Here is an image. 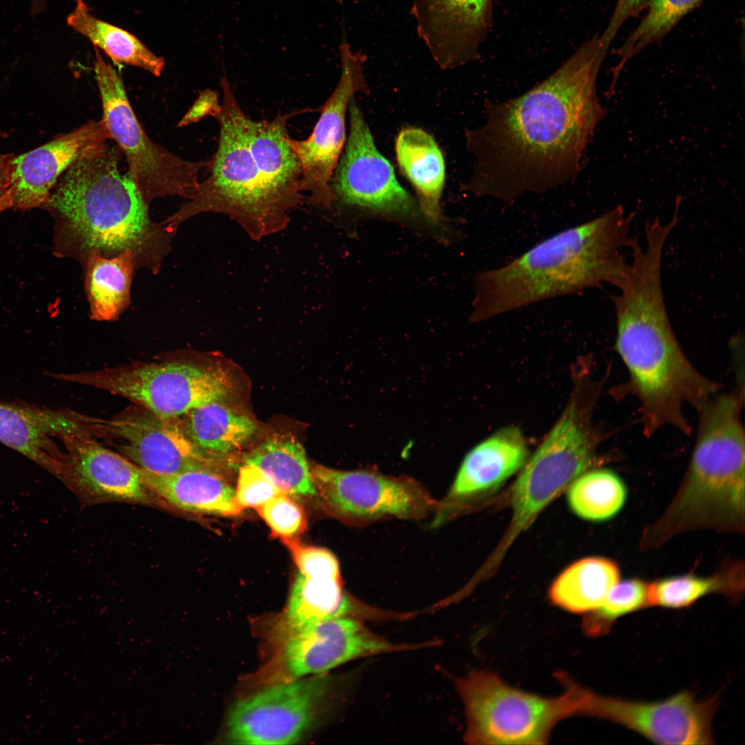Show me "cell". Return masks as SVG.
<instances>
[{"mask_svg":"<svg viewBox=\"0 0 745 745\" xmlns=\"http://www.w3.org/2000/svg\"><path fill=\"white\" fill-rule=\"evenodd\" d=\"M223 99L215 117L219 126L210 175L197 192L162 223L175 232L182 222L203 212H217L237 223L254 240L285 229L290 213L301 204L277 189L266 177L248 144V115L228 79H221Z\"/></svg>","mask_w":745,"mask_h":745,"instance_id":"6","label":"cell"},{"mask_svg":"<svg viewBox=\"0 0 745 745\" xmlns=\"http://www.w3.org/2000/svg\"><path fill=\"white\" fill-rule=\"evenodd\" d=\"M257 509L276 537L288 546L298 542L306 519L302 508L289 495L281 493Z\"/></svg>","mask_w":745,"mask_h":745,"instance_id":"35","label":"cell"},{"mask_svg":"<svg viewBox=\"0 0 745 745\" xmlns=\"http://www.w3.org/2000/svg\"><path fill=\"white\" fill-rule=\"evenodd\" d=\"M662 256L655 247L635 250L618 293L611 296L615 348L628 373L627 381L612 394L618 399L628 395L637 399L646 437L664 426L691 435L684 406L697 411L722 388L693 366L676 338L664 297Z\"/></svg>","mask_w":745,"mask_h":745,"instance_id":"2","label":"cell"},{"mask_svg":"<svg viewBox=\"0 0 745 745\" xmlns=\"http://www.w3.org/2000/svg\"><path fill=\"white\" fill-rule=\"evenodd\" d=\"M742 404L739 394L719 393L697 411V434L686 473L662 516L643 533L642 548H658L691 530L744 533Z\"/></svg>","mask_w":745,"mask_h":745,"instance_id":"5","label":"cell"},{"mask_svg":"<svg viewBox=\"0 0 745 745\" xmlns=\"http://www.w3.org/2000/svg\"><path fill=\"white\" fill-rule=\"evenodd\" d=\"M597 397V393H593L582 403L575 398L522 467L511 492L513 517L504 546L593 465L600 437L590 420Z\"/></svg>","mask_w":745,"mask_h":745,"instance_id":"8","label":"cell"},{"mask_svg":"<svg viewBox=\"0 0 745 745\" xmlns=\"http://www.w3.org/2000/svg\"><path fill=\"white\" fill-rule=\"evenodd\" d=\"M74 1L75 7L66 19L68 26L115 62L140 68L156 77L161 75L165 66L162 57L130 32L93 16L83 0Z\"/></svg>","mask_w":745,"mask_h":745,"instance_id":"29","label":"cell"},{"mask_svg":"<svg viewBox=\"0 0 745 745\" xmlns=\"http://www.w3.org/2000/svg\"><path fill=\"white\" fill-rule=\"evenodd\" d=\"M93 435L90 417L67 410L0 402V442L56 475L63 451L53 438Z\"/></svg>","mask_w":745,"mask_h":745,"instance_id":"23","label":"cell"},{"mask_svg":"<svg viewBox=\"0 0 745 745\" xmlns=\"http://www.w3.org/2000/svg\"><path fill=\"white\" fill-rule=\"evenodd\" d=\"M143 474L149 488L177 513L235 517L242 512L235 490L215 470L160 475L143 470Z\"/></svg>","mask_w":745,"mask_h":745,"instance_id":"24","label":"cell"},{"mask_svg":"<svg viewBox=\"0 0 745 745\" xmlns=\"http://www.w3.org/2000/svg\"><path fill=\"white\" fill-rule=\"evenodd\" d=\"M235 491L237 501L242 509L257 508L283 493L265 473L251 464H244L240 468Z\"/></svg>","mask_w":745,"mask_h":745,"instance_id":"36","label":"cell"},{"mask_svg":"<svg viewBox=\"0 0 745 745\" xmlns=\"http://www.w3.org/2000/svg\"><path fill=\"white\" fill-rule=\"evenodd\" d=\"M702 0H648L645 15L617 50L613 70L615 86L625 64L648 46L661 41Z\"/></svg>","mask_w":745,"mask_h":745,"instance_id":"33","label":"cell"},{"mask_svg":"<svg viewBox=\"0 0 745 745\" xmlns=\"http://www.w3.org/2000/svg\"><path fill=\"white\" fill-rule=\"evenodd\" d=\"M341 63L339 81L330 97L317 110L320 116L304 140L290 139L301 168L302 190L309 193L308 204L331 210L334 195L331 180L346 141V115L357 92L367 93L364 76L366 57L352 51L345 38L339 46Z\"/></svg>","mask_w":745,"mask_h":745,"instance_id":"14","label":"cell"},{"mask_svg":"<svg viewBox=\"0 0 745 745\" xmlns=\"http://www.w3.org/2000/svg\"><path fill=\"white\" fill-rule=\"evenodd\" d=\"M417 34L441 70L478 61L493 25L494 0H410Z\"/></svg>","mask_w":745,"mask_h":745,"instance_id":"18","label":"cell"},{"mask_svg":"<svg viewBox=\"0 0 745 745\" xmlns=\"http://www.w3.org/2000/svg\"><path fill=\"white\" fill-rule=\"evenodd\" d=\"M94 426L97 435L122 441L117 446L120 454L149 473L172 475L197 469L215 470L210 453L192 444L176 418L147 411L110 420L94 419Z\"/></svg>","mask_w":745,"mask_h":745,"instance_id":"17","label":"cell"},{"mask_svg":"<svg viewBox=\"0 0 745 745\" xmlns=\"http://www.w3.org/2000/svg\"><path fill=\"white\" fill-rule=\"evenodd\" d=\"M627 496L626 486L608 469L586 471L569 486L568 501L581 518L593 522L609 519L622 508Z\"/></svg>","mask_w":745,"mask_h":745,"instance_id":"32","label":"cell"},{"mask_svg":"<svg viewBox=\"0 0 745 745\" xmlns=\"http://www.w3.org/2000/svg\"><path fill=\"white\" fill-rule=\"evenodd\" d=\"M395 152L401 172L416 192L424 218L433 225L442 221L440 200L446 166L433 137L419 128H404L395 139Z\"/></svg>","mask_w":745,"mask_h":745,"instance_id":"25","label":"cell"},{"mask_svg":"<svg viewBox=\"0 0 745 745\" xmlns=\"http://www.w3.org/2000/svg\"><path fill=\"white\" fill-rule=\"evenodd\" d=\"M648 584L639 579L618 581L602 604L584 615L582 628L586 635H606L617 619L626 614L648 607Z\"/></svg>","mask_w":745,"mask_h":745,"instance_id":"34","label":"cell"},{"mask_svg":"<svg viewBox=\"0 0 745 745\" xmlns=\"http://www.w3.org/2000/svg\"><path fill=\"white\" fill-rule=\"evenodd\" d=\"M111 139L103 121H89L74 130L10 161L9 208L46 205L59 177L88 150Z\"/></svg>","mask_w":745,"mask_h":745,"instance_id":"21","label":"cell"},{"mask_svg":"<svg viewBox=\"0 0 745 745\" xmlns=\"http://www.w3.org/2000/svg\"><path fill=\"white\" fill-rule=\"evenodd\" d=\"M717 697L699 700L682 692L657 702L631 701L594 692L590 717L605 719L662 744H711Z\"/></svg>","mask_w":745,"mask_h":745,"instance_id":"16","label":"cell"},{"mask_svg":"<svg viewBox=\"0 0 745 745\" xmlns=\"http://www.w3.org/2000/svg\"><path fill=\"white\" fill-rule=\"evenodd\" d=\"M184 435L210 453H228L244 445L254 435V421L212 401L176 418Z\"/></svg>","mask_w":745,"mask_h":745,"instance_id":"28","label":"cell"},{"mask_svg":"<svg viewBox=\"0 0 745 745\" xmlns=\"http://www.w3.org/2000/svg\"><path fill=\"white\" fill-rule=\"evenodd\" d=\"M524 436L507 427L475 446L466 455L447 495L437 502L433 525L437 526L457 513L463 501L501 485L528 459Z\"/></svg>","mask_w":745,"mask_h":745,"instance_id":"22","label":"cell"},{"mask_svg":"<svg viewBox=\"0 0 745 745\" xmlns=\"http://www.w3.org/2000/svg\"><path fill=\"white\" fill-rule=\"evenodd\" d=\"M744 572L739 563L728 564L710 576L693 574L668 577L648 584V606L689 607L711 593H722L737 602L744 592Z\"/></svg>","mask_w":745,"mask_h":745,"instance_id":"30","label":"cell"},{"mask_svg":"<svg viewBox=\"0 0 745 745\" xmlns=\"http://www.w3.org/2000/svg\"><path fill=\"white\" fill-rule=\"evenodd\" d=\"M65 448L56 476L84 506L130 503L175 510L146 484L143 470L86 435L61 439Z\"/></svg>","mask_w":745,"mask_h":745,"instance_id":"15","label":"cell"},{"mask_svg":"<svg viewBox=\"0 0 745 745\" xmlns=\"http://www.w3.org/2000/svg\"><path fill=\"white\" fill-rule=\"evenodd\" d=\"M11 156L0 155V212L9 208L8 191L10 183Z\"/></svg>","mask_w":745,"mask_h":745,"instance_id":"39","label":"cell"},{"mask_svg":"<svg viewBox=\"0 0 745 745\" xmlns=\"http://www.w3.org/2000/svg\"><path fill=\"white\" fill-rule=\"evenodd\" d=\"M556 677L564 692L546 697L506 684L496 674L474 670L456 681L465 708L470 744H544L561 720L589 714L593 691L565 673Z\"/></svg>","mask_w":745,"mask_h":745,"instance_id":"7","label":"cell"},{"mask_svg":"<svg viewBox=\"0 0 745 745\" xmlns=\"http://www.w3.org/2000/svg\"><path fill=\"white\" fill-rule=\"evenodd\" d=\"M324 508L353 526L390 518L419 519L437 504L419 482L374 470H339L321 465L310 470Z\"/></svg>","mask_w":745,"mask_h":745,"instance_id":"12","label":"cell"},{"mask_svg":"<svg viewBox=\"0 0 745 745\" xmlns=\"http://www.w3.org/2000/svg\"><path fill=\"white\" fill-rule=\"evenodd\" d=\"M121 153L108 141L86 152L66 170L46 206L58 219L61 246L83 264L91 250L111 257L130 250L136 269L157 273L175 232L151 219L130 173L120 171Z\"/></svg>","mask_w":745,"mask_h":745,"instance_id":"4","label":"cell"},{"mask_svg":"<svg viewBox=\"0 0 745 745\" xmlns=\"http://www.w3.org/2000/svg\"><path fill=\"white\" fill-rule=\"evenodd\" d=\"M349 132L331 180L337 204L397 221H425L418 203L401 186L378 150L355 97L348 104Z\"/></svg>","mask_w":745,"mask_h":745,"instance_id":"11","label":"cell"},{"mask_svg":"<svg viewBox=\"0 0 745 745\" xmlns=\"http://www.w3.org/2000/svg\"><path fill=\"white\" fill-rule=\"evenodd\" d=\"M95 74L106 127L127 159L128 172L148 203L158 197L190 199L197 192L199 173L210 161L182 159L153 142L129 102L122 79L95 48Z\"/></svg>","mask_w":745,"mask_h":745,"instance_id":"9","label":"cell"},{"mask_svg":"<svg viewBox=\"0 0 745 745\" xmlns=\"http://www.w3.org/2000/svg\"><path fill=\"white\" fill-rule=\"evenodd\" d=\"M328 679L316 676L272 686L236 702L226 719L232 744H292L312 727L328 691Z\"/></svg>","mask_w":745,"mask_h":745,"instance_id":"13","label":"cell"},{"mask_svg":"<svg viewBox=\"0 0 745 745\" xmlns=\"http://www.w3.org/2000/svg\"><path fill=\"white\" fill-rule=\"evenodd\" d=\"M619 580V568L611 560L584 558L556 579L549 597L553 604L566 611L584 615L599 606Z\"/></svg>","mask_w":745,"mask_h":745,"instance_id":"27","label":"cell"},{"mask_svg":"<svg viewBox=\"0 0 745 745\" xmlns=\"http://www.w3.org/2000/svg\"><path fill=\"white\" fill-rule=\"evenodd\" d=\"M648 2V0H617L613 14L601 34L604 42L610 46L622 26L644 10Z\"/></svg>","mask_w":745,"mask_h":745,"instance_id":"37","label":"cell"},{"mask_svg":"<svg viewBox=\"0 0 745 745\" xmlns=\"http://www.w3.org/2000/svg\"><path fill=\"white\" fill-rule=\"evenodd\" d=\"M221 109L217 92L207 89L200 92L197 99L180 121L179 126H186L198 121L206 116L215 117Z\"/></svg>","mask_w":745,"mask_h":745,"instance_id":"38","label":"cell"},{"mask_svg":"<svg viewBox=\"0 0 745 745\" xmlns=\"http://www.w3.org/2000/svg\"><path fill=\"white\" fill-rule=\"evenodd\" d=\"M85 287L90 317L97 321L117 319L130 303L135 255L126 250L108 257L90 251L84 261Z\"/></svg>","mask_w":745,"mask_h":745,"instance_id":"26","label":"cell"},{"mask_svg":"<svg viewBox=\"0 0 745 745\" xmlns=\"http://www.w3.org/2000/svg\"><path fill=\"white\" fill-rule=\"evenodd\" d=\"M244 464L260 468L289 496L317 495L304 449L297 441L270 439L246 455Z\"/></svg>","mask_w":745,"mask_h":745,"instance_id":"31","label":"cell"},{"mask_svg":"<svg viewBox=\"0 0 745 745\" xmlns=\"http://www.w3.org/2000/svg\"><path fill=\"white\" fill-rule=\"evenodd\" d=\"M608 49L596 34L524 94L501 102L486 99L484 123L465 130L475 163L460 190L512 205L526 193L573 181L608 113L597 97V79Z\"/></svg>","mask_w":745,"mask_h":745,"instance_id":"1","label":"cell"},{"mask_svg":"<svg viewBox=\"0 0 745 745\" xmlns=\"http://www.w3.org/2000/svg\"><path fill=\"white\" fill-rule=\"evenodd\" d=\"M635 216L617 206L551 235L501 266L479 272L470 320L480 322L607 284L617 288L628 270L623 250L635 243Z\"/></svg>","mask_w":745,"mask_h":745,"instance_id":"3","label":"cell"},{"mask_svg":"<svg viewBox=\"0 0 745 745\" xmlns=\"http://www.w3.org/2000/svg\"><path fill=\"white\" fill-rule=\"evenodd\" d=\"M289 547L299 569L286 610L290 629L335 617L384 613L366 606L343 589L339 564L332 553L299 542Z\"/></svg>","mask_w":745,"mask_h":745,"instance_id":"20","label":"cell"},{"mask_svg":"<svg viewBox=\"0 0 745 745\" xmlns=\"http://www.w3.org/2000/svg\"><path fill=\"white\" fill-rule=\"evenodd\" d=\"M65 381L101 389L130 399L165 419L226 397L232 388L221 369L168 361L123 366L60 375Z\"/></svg>","mask_w":745,"mask_h":745,"instance_id":"10","label":"cell"},{"mask_svg":"<svg viewBox=\"0 0 745 745\" xmlns=\"http://www.w3.org/2000/svg\"><path fill=\"white\" fill-rule=\"evenodd\" d=\"M290 631L284 657L295 677L321 674L356 658L420 647L393 644L351 616L321 620Z\"/></svg>","mask_w":745,"mask_h":745,"instance_id":"19","label":"cell"}]
</instances>
